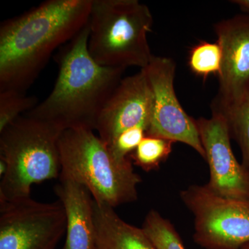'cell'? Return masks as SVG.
Wrapping results in <instances>:
<instances>
[{"instance_id":"1","label":"cell","mask_w":249,"mask_h":249,"mask_svg":"<svg viewBox=\"0 0 249 249\" xmlns=\"http://www.w3.org/2000/svg\"><path fill=\"white\" fill-rule=\"evenodd\" d=\"M92 0H47L0 24V90L26 92L89 21Z\"/></svg>"},{"instance_id":"2","label":"cell","mask_w":249,"mask_h":249,"mask_svg":"<svg viewBox=\"0 0 249 249\" xmlns=\"http://www.w3.org/2000/svg\"><path fill=\"white\" fill-rule=\"evenodd\" d=\"M89 24L55 55L58 74L52 92L25 114L62 131L95 130L98 117L126 70L103 67L88 50Z\"/></svg>"},{"instance_id":"3","label":"cell","mask_w":249,"mask_h":249,"mask_svg":"<svg viewBox=\"0 0 249 249\" xmlns=\"http://www.w3.org/2000/svg\"><path fill=\"white\" fill-rule=\"evenodd\" d=\"M60 175L85 186L93 200L112 208L138 199L142 181L130 157L118 160L93 130L67 129L59 139Z\"/></svg>"},{"instance_id":"4","label":"cell","mask_w":249,"mask_h":249,"mask_svg":"<svg viewBox=\"0 0 249 249\" xmlns=\"http://www.w3.org/2000/svg\"><path fill=\"white\" fill-rule=\"evenodd\" d=\"M63 131L30 116H19L0 132V160L6 172L0 182V201L30 197L31 187L59 178V139Z\"/></svg>"},{"instance_id":"5","label":"cell","mask_w":249,"mask_h":249,"mask_svg":"<svg viewBox=\"0 0 249 249\" xmlns=\"http://www.w3.org/2000/svg\"><path fill=\"white\" fill-rule=\"evenodd\" d=\"M153 17L138 0H92L88 50L99 65L146 68L152 55L147 36Z\"/></svg>"},{"instance_id":"6","label":"cell","mask_w":249,"mask_h":249,"mask_svg":"<svg viewBox=\"0 0 249 249\" xmlns=\"http://www.w3.org/2000/svg\"><path fill=\"white\" fill-rule=\"evenodd\" d=\"M180 198L194 216L196 243L205 249H241L249 242V200L217 196L191 185Z\"/></svg>"},{"instance_id":"7","label":"cell","mask_w":249,"mask_h":249,"mask_svg":"<svg viewBox=\"0 0 249 249\" xmlns=\"http://www.w3.org/2000/svg\"><path fill=\"white\" fill-rule=\"evenodd\" d=\"M66 229L60 200L0 201V249H55Z\"/></svg>"},{"instance_id":"8","label":"cell","mask_w":249,"mask_h":249,"mask_svg":"<svg viewBox=\"0 0 249 249\" xmlns=\"http://www.w3.org/2000/svg\"><path fill=\"white\" fill-rule=\"evenodd\" d=\"M150 83L152 108L147 136L182 142L205 160L196 119L185 111L175 92L176 64L172 58L154 55L143 69Z\"/></svg>"},{"instance_id":"9","label":"cell","mask_w":249,"mask_h":249,"mask_svg":"<svg viewBox=\"0 0 249 249\" xmlns=\"http://www.w3.org/2000/svg\"><path fill=\"white\" fill-rule=\"evenodd\" d=\"M214 31L222 50V65L211 110L224 115L249 92V15L219 21Z\"/></svg>"},{"instance_id":"10","label":"cell","mask_w":249,"mask_h":249,"mask_svg":"<svg viewBox=\"0 0 249 249\" xmlns=\"http://www.w3.org/2000/svg\"><path fill=\"white\" fill-rule=\"evenodd\" d=\"M196 123L210 170L206 186L217 196L249 200V170L234 155L227 121L212 113L209 119L199 118Z\"/></svg>"},{"instance_id":"11","label":"cell","mask_w":249,"mask_h":249,"mask_svg":"<svg viewBox=\"0 0 249 249\" xmlns=\"http://www.w3.org/2000/svg\"><path fill=\"white\" fill-rule=\"evenodd\" d=\"M152 95L144 70L123 78L109 98L97 121L95 130L108 147L125 131L135 127L148 130Z\"/></svg>"},{"instance_id":"12","label":"cell","mask_w":249,"mask_h":249,"mask_svg":"<svg viewBox=\"0 0 249 249\" xmlns=\"http://www.w3.org/2000/svg\"><path fill=\"white\" fill-rule=\"evenodd\" d=\"M54 191L67 217L66 240L62 249H96L93 199L89 191L60 175Z\"/></svg>"},{"instance_id":"13","label":"cell","mask_w":249,"mask_h":249,"mask_svg":"<svg viewBox=\"0 0 249 249\" xmlns=\"http://www.w3.org/2000/svg\"><path fill=\"white\" fill-rule=\"evenodd\" d=\"M96 249H157L142 228L121 219L114 208L93 200Z\"/></svg>"},{"instance_id":"14","label":"cell","mask_w":249,"mask_h":249,"mask_svg":"<svg viewBox=\"0 0 249 249\" xmlns=\"http://www.w3.org/2000/svg\"><path fill=\"white\" fill-rule=\"evenodd\" d=\"M142 229L157 249H186L176 229L155 210H150Z\"/></svg>"},{"instance_id":"15","label":"cell","mask_w":249,"mask_h":249,"mask_svg":"<svg viewBox=\"0 0 249 249\" xmlns=\"http://www.w3.org/2000/svg\"><path fill=\"white\" fill-rule=\"evenodd\" d=\"M173 143L175 142L168 139L146 136L129 157L134 164L144 171L156 170L168 160L173 150Z\"/></svg>"},{"instance_id":"16","label":"cell","mask_w":249,"mask_h":249,"mask_svg":"<svg viewBox=\"0 0 249 249\" xmlns=\"http://www.w3.org/2000/svg\"><path fill=\"white\" fill-rule=\"evenodd\" d=\"M188 65L196 76L206 79L211 75L219 76L222 71V50L216 42L201 41L190 51Z\"/></svg>"},{"instance_id":"17","label":"cell","mask_w":249,"mask_h":249,"mask_svg":"<svg viewBox=\"0 0 249 249\" xmlns=\"http://www.w3.org/2000/svg\"><path fill=\"white\" fill-rule=\"evenodd\" d=\"M222 116L227 121L231 138L240 147L242 163L249 170V92L233 109Z\"/></svg>"},{"instance_id":"18","label":"cell","mask_w":249,"mask_h":249,"mask_svg":"<svg viewBox=\"0 0 249 249\" xmlns=\"http://www.w3.org/2000/svg\"><path fill=\"white\" fill-rule=\"evenodd\" d=\"M38 98L15 89L0 90V132L14 123L23 113L32 110Z\"/></svg>"},{"instance_id":"19","label":"cell","mask_w":249,"mask_h":249,"mask_svg":"<svg viewBox=\"0 0 249 249\" xmlns=\"http://www.w3.org/2000/svg\"><path fill=\"white\" fill-rule=\"evenodd\" d=\"M146 136V129L142 127H133L123 132L107 147L118 160H127Z\"/></svg>"},{"instance_id":"20","label":"cell","mask_w":249,"mask_h":249,"mask_svg":"<svg viewBox=\"0 0 249 249\" xmlns=\"http://www.w3.org/2000/svg\"><path fill=\"white\" fill-rule=\"evenodd\" d=\"M231 2L238 6L244 14L249 15V0H234Z\"/></svg>"},{"instance_id":"21","label":"cell","mask_w":249,"mask_h":249,"mask_svg":"<svg viewBox=\"0 0 249 249\" xmlns=\"http://www.w3.org/2000/svg\"><path fill=\"white\" fill-rule=\"evenodd\" d=\"M241 249H249V242H248V243L245 244V245H244Z\"/></svg>"}]
</instances>
